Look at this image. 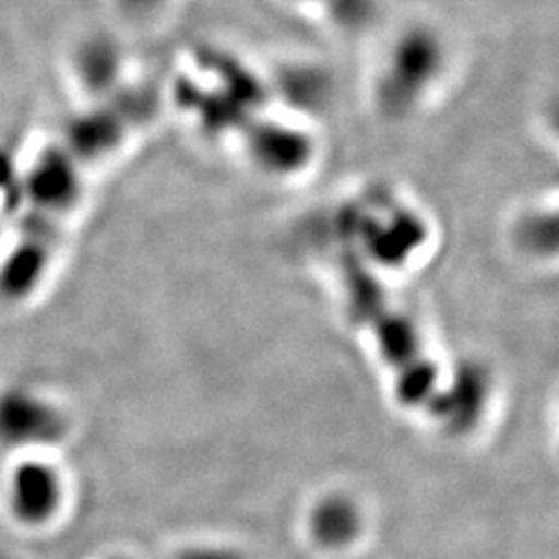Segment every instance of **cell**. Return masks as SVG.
Returning a JSON list of instances; mask_svg holds the SVG:
<instances>
[{"mask_svg":"<svg viewBox=\"0 0 559 559\" xmlns=\"http://www.w3.org/2000/svg\"><path fill=\"white\" fill-rule=\"evenodd\" d=\"M200 80L180 81L177 96L207 127L242 141L249 152L276 173H293L311 158V143L272 119L253 80L233 60L201 62Z\"/></svg>","mask_w":559,"mask_h":559,"instance_id":"obj_2","label":"cell"},{"mask_svg":"<svg viewBox=\"0 0 559 559\" xmlns=\"http://www.w3.org/2000/svg\"><path fill=\"white\" fill-rule=\"evenodd\" d=\"M342 284L350 316L376 342L381 359L392 371L396 394L408 406H431L454 399L441 383L440 367L425 350L417 325L392 300L365 265L342 261Z\"/></svg>","mask_w":559,"mask_h":559,"instance_id":"obj_3","label":"cell"},{"mask_svg":"<svg viewBox=\"0 0 559 559\" xmlns=\"http://www.w3.org/2000/svg\"><path fill=\"white\" fill-rule=\"evenodd\" d=\"M318 533L328 543L346 540L355 533V512L342 503H325L316 519Z\"/></svg>","mask_w":559,"mask_h":559,"instance_id":"obj_7","label":"cell"},{"mask_svg":"<svg viewBox=\"0 0 559 559\" xmlns=\"http://www.w3.org/2000/svg\"><path fill=\"white\" fill-rule=\"evenodd\" d=\"M321 11L328 20L344 29L360 32L380 15L378 0H300Z\"/></svg>","mask_w":559,"mask_h":559,"instance_id":"obj_6","label":"cell"},{"mask_svg":"<svg viewBox=\"0 0 559 559\" xmlns=\"http://www.w3.org/2000/svg\"><path fill=\"white\" fill-rule=\"evenodd\" d=\"M0 559H11V558H7V556H2V554H0Z\"/></svg>","mask_w":559,"mask_h":559,"instance_id":"obj_9","label":"cell"},{"mask_svg":"<svg viewBox=\"0 0 559 559\" xmlns=\"http://www.w3.org/2000/svg\"><path fill=\"white\" fill-rule=\"evenodd\" d=\"M7 514L23 528L40 531L59 519L67 483L59 466L46 454L17 456L4 477Z\"/></svg>","mask_w":559,"mask_h":559,"instance_id":"obj_5","label":"cell"},{"mask_svg":"<svg viewBox=\"0 0 559 559\" xmlns=\"http://www.w3.org/2000/svg\"><path fill=\"white\" fill-rule=\"evenodd\" d=\"M69 419L57 400L38 385L9 381L0 385V448L17 456L46 454L59 445Z\"/></svg>","mask_w":559,"mask_h":559,"instance_id":"obj_4","label":"cell"},{"mask_svg":"<svg viewBox=\"0 0 559 559\" xmlns=\"http://www.w3.org/2000/svg\"><path fill=\"white\" fill-rule=\"evenodd\" d=\"M100 166L59 138L25 160L17 198L7 214L9 239L0 251L2 305H25L46 288Z\"/></svg>","mask_w":559,"mask_h":559,"instance_id":"obj_1","label":"cell"},{"mask_svg":"<svg viewBox=\"0 0 559 559\" xmlns=\"http://www.w3.org/2000/svg\"><path fill=\"white\" fill-rule=\"evenodd\" d=\"M25 162L4 143H0V214H9L20 191Z\"/></svg>","mask_w":559,"mask_h":559,"instance_id":"obj_8","label":"cell"}]
</instances>
